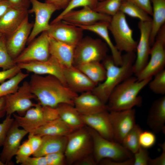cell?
Instances as JSON below:
<instances>
[{"instance_id": "277c9868", "label": "cell", "mask_w": 165, "mask_h": 165, "mask_svg": "<svg viewBox=\"0 0 165 165\" xmlns=\"http://www.w3.org/2000/svg\"><path fill=\"white\" fill-rule=\"evenodd\" d=\"M86 128L92 138L93 152L97 164L105 159L123 161L132 157L133 154L121 144L105 139L92 129Z\"/></svg>"}, {"instance_id": "7c38bea8", "label": "cell", "mask_w": 165, "mask_h": 165, "mask_svg": "<svg viewBox=\"0 0 165 165\" xmlns=\"http://www.w3.org/2000/svg\"><path fill=\"white\" fill-rule=\"evenodd\" d=\"M135 109L109 112L114 141L121 144L125 135L135 125Z\"/></svg>"}, {"instance_id": "5b68a950", "label": "cell", "mask_w": 165, "mask_h": 165, "mask_svg": "<svg viewBox=\"0 0 165 165\" xmlns=\"http://www.w3.org/2000/svg\"><path fill=\"white\" fill-rule=\"evenodd\" d=\"M85 127L73 130L67 136L64 154L66 163L68 164H74L93 152L92 138Z\"/></svg>"}, {"instance_id": "b9f144b4", "label": "cell", "mask_w": 165, "mask_h": 165, "mask_svg": "<svg viewBox=\"0 0 165 165\" xmlns=\"http://www.w3.org/2000/svg\"><path fill=\"white\" fill-rule=\"evenodd\" d=\"M134 155L133 165H147L150 158L147 149L140 146Z\"/></svg>"}, {"instance_id": "836d02e7", "label": "cell", "mask_w": 165, "mask_h": 165, "mask_svg": "<svg viewBox=\"0 0 165 165\" xmlns=\"http://www.w3.org/2000/svg\"><path fill=\"white\" fill-rule=\"evenodd\" d=\"M142 131L139 126L135 124L123 140L121 144L133 154L137 151L140 146L139 138Z\"/></svg>"}, {"instance_id": "83f0119b", "label": "cell", "mask_w": 165, "mask_h": 165, "mask_svg": "<svg viewBox=\"0 0 165 165\" xmlns=\"http://www.w3.org/2000/svg\"><path fill=\"white\" fill-rule=\"evenodd\" d=\"M73 130L59 118L48 122L29 133L41 137L46 135L67 136Z\"/></svg>"}, {"instance_id": "d590c367", "label": "cell", "mask_w": 165, "mask_h": 165, "mask_svg": "<svg viewBox=\"0 0 165 165\" xmlns=\"http://www.w3.org/2000/svg\"><path fill=\"white\" fill-rule=\"evenodd\" d=\"M98 2V0H71L63 11L54 19L50 24L61 21L62 17L65 14L77 7L88 6L94 9Z\"/></svg>"}, {"instance_id": "e0dca14e", "label": "cell", "mask_w": 165, "mask_h": 165, "mask_svg": "<svg viewBox=\"0 0 165 165\" xmlns=\"http://www.w3.org/2000/svg\"><path fill=\"white\" fill-rule=\"evenodd\" d=\"M13 115L18 126L28 133L50 121L45 108L39 103L29 109L23 116Z\"/></svg>"}, {"instance_id": "5bb4252c", "label": "cell", "mask_w": 165, "mask_h": 165, "mask_svg": "<svg viewBox=\"0 0 165 165\" xmlns=\"http://www.w3.org/2000/svg\"><path fill=\"white\" fill-rule=\"evenodd\" d=\"M83 31L79 27L61 20L50 24L47 32L50 37L56 40L76 46L82 38Z\"/></svg>"}, {"instance_id": "8992f818", "label": "cell", "mask_w": 165, "mask_h": 165, "mask_svg": "<svg viewBox=\"0 0 165 165\" xmlns=\"http://www.w3.org/2000/svg\"><path fill=\"white\" fill-rule=\"evenodd\" d=\"M108 29L119 51L127 53L136 51L138 42L133 38V31L128 24L125 14L119 11L112 16L108 23Z\"/></svg>"}, {"instance_id": "d6a6232c", "label": "cell", "mask_w": 165, "mask_h": 165, "mask_svg": "<svg viewBox=\"0 0 165 165\" xmlns=\"http://www.w3.org/2000/svg\"><path fill=\"white\" fill-rule=\"evenodd\" d=\"M29 75L20 71L12 78L1 83L0 99L16 92L19 87L20 83Z\"/></svg>"}, {"instance_id": "c3c4849f", "label": "cell", "mask_w": 165, "mask_h": 165, "mask_svg": "<svg viewBox=\"0 0 165 165\" xmlns=\"http://www.w3.org/2000/svg\"><path fill=\"white\" fill-rule=\"evenodd\" d=\"M160 146L162 149L161 155L153 159L149 158L148 165H165V142L160 144Z\"/></svg>"}, {"instance_id": "30bf717a", "label": "cell", "mask_w": 165, "mask_h": 165, "mask_svg": "<svg viewBox=\"0 0 165 165\" xmlns=\"http://www.w3.org/2000/svg\"><path fill=\"white\" fill-rule=\"evenodd\" d=\"M14 59L17 64L31 61H46L50 57L49 36L47 31L34 39Z\"/></svg>"}, {"instance_id": "60d3db41", "label": "cell", "mask_w": 165, "mask_h": 165, "mask_svg": "<svg viewBox=\"0 0 165 165\" xmlns=\"http://www.w3.org/2000/svg\"><path fill=\"white\" fill-rule=\"evenodd\" d=\"M14 121L11 115H6L5 119L0 123V147L3 146L8 131Z\"/></svg>"}, {"instance_id": "44dd1931", "label": "cell", "mask_w": 165, "mask_h": 165, "mask_svg": "<svg viewBox=\"0 0 165 165\" xmlns=\"http://www.w3.org/2000/svg\"><path fill=\"white\" fill-rule=\"evenodd\" d=\"M81 116L85 125L92 129L105 139L114 141L107 110L90 115Z\"/></svg>"}, {"instance_id": "bcb514c9", "label": "cell", "mask_w": 165, "mask_h": 165, "mask_svg": "<svg viewBox=\"0 0 165 165\" xmlns=\"http://www.w3.org/2000/svg\"><path fill=\"white\" fill-rule=\"evenodd\" d=\"M139 6L149 15H152V7L150 0H127Z\"/></svg>"}, {"instance_id": "681fc988", "label": "cell", "mask_w": 165, "mask_h": 165, "mask_svg": "<svg viewBox=\"0 0 165 165\" xmlns=\"http://www.w3.org/2000/svg\"><path fill=\"white\" fill-rule=\"evenodd\" d=\"M134 157H131L123 161H117L110 159H105L102 160L99 163L103 165H133Z\"/></svg>"}, {"instance_id": "8d00e7d4", "label": "cell", "mask_w": 165, "mask_h": 165, "mask_svg": "<svg viewBox=\"0 0 165 165\" xmlns=\"http://www.w3.org/2000/svg\"><path fill=\"white\" fill-rule=\"evenodd\" d=\"M16 64L9 54L6 44V37L4 35L0 38V68L3 70L11 68Z\"/></svg>"}, {"instance_id": "f907efd6", "label": "cell", "mask_w": 165, "mask_h": 165, "mask_svg": "<svg viewBox=\"0 0 165 165\" xmlns=\"http://www.w3.org/2000/svg\"><path fill=\"white\" fill-rule=\"evenodd\" d=\"M11 7L28 9L30 3V0H7Z\"/></svg>"}, {"instance_id": "52a82bcc", "label": "cell", "mask_w": 165, "mask_h": 165, "mask_svg": "<svg viewBox=\"0 0 165 165\" xmlns=\"http://www.w3.org/2000/svg\"><path fill=\"white\" fill-rule=\"evenodd\" d=\"M109 48L99 39L89 37L82 38L75 47L74 66L93 62H100L107 56Z\"/></svg>"}, {"instance_id": "9a60e30c", "label": "cell", "mask_w": 165, "mask_h": 165, "mask_svg": "<svg viewBox=\"0 0 165 165\" xmlns=\"http://www.w3.org/2000/svg\"><path fill=\"white\" fill-rule=\"evenodd\" d=\"M16 64L21 70H25L28 72L41 75H46L53 76L68 86L64 75V67L51 56L46 61H31Z\"/></svg>"}, {"instance_id": "9f6ffc18", "label": "cell", "mask_w": 165, "mask_h": 165, "mask_svg": "<svg viewBox=\"0 0 165 165\" xmlns=\"http://www.w3.org/2000/svg\"><path fill=\"white\" fill-rule=\"evenodd\" d=\"M0 165H5V164L0 159Z\"/></svg>"}, {"instance_id": "ba28073f", "label": "cell", "mask_w": 165, "mask_h": 165, "mask_svg": "<svg viewBox=\"0 0 165 165\" xmlns=\"http://www.w3.org/2000/svg\"><path fill=\"white\" fill-rule=\"evenodd\" d=\"M165 24L158 32L150 53L147 64L136 76L138 81L152 77L164 69L165 66Z\"/></svg>"}, {"instance_id": "f6af8a7d", "label": "cell", "mask_w": 165, "mask_h": 165, "mask_svg": "<svg viewBox=\"0 0 165 165\" xmlns=\"http://www.w3.org/2000/svg\"><path fill=\"white\" fill-rule=\"evenodd\" d=\"M28 134L29 135L27 140L31 148L33 154L40 147L42 142V137L31 133Z\"/></svg>"}, {"instance_id": "ab89813d", "label": "cell", "mask_w": 165, "mask_h": 165, "mask_svg": "<svg viewBox=\"0 0 165 165\" xmlns=\"http://www.w3.org/2000/svg\"><path fill=\"white\" fill-rule=\"evenodd\" d=\"M156 137L152 132L148 131H142L139 138V143L140 146L148 149L151 148L155 144Z\"/></svg>"}, {"instance_id": "d4e9b609", "label": "cell", "mask_w": 165, "mask_h": 165, "mask_svg": "<svg viewBox=\"0 0 165 165\" xmlns=\"http://www.w3.org/2000/svg\"><path fill=\"white\" fill-rule=\"evenodd\" d=\"M165 96L155 101L148 112L147 124L154 133L165 132Z\"/></svg>"}, {"instance_id": "7bdbcfd3", "label": "cell", "mask_w": 165, "mask_h": 165, "mask_svg": "<svg viewBox=\"0 0 165 165\" xmlns=\"http://www.w3.org/2000/svg\"><path fill=\"white\" fill-rule=\"evenodd\" d=\"M47 165H64L66 161L64 152H56L45 156Z\"/></svg>"}, {"instance_id": "f35d334b", "label": "cell", "mask_w": 165, "mask_h": 165, "mask_svg": "<svg viewBox=\"0 0 165 165\" xmlns=\"http://www.w3.org/2000/svg\"><path fill=\"white\" fill-rule=\"evenodd\" d=\"M33 153L28 140L24 141L19 147L15 156L16 162L21 165Z\"/></svg>"}, {"instance_id": "f1b7e54d", "label": "cell", "mask_w": 165, "mask_h": 165, "mask_svg": "<svg viewBox=\"0 0 165 165\" xmlns=\"http://www.w3.org/2000/svg\"><path fill=\"white\" fill-rule=\"evenodd\" d=\"M152 18L150 37L151 46L153 44L160 28L165 24V0H150Z\"/></svg>"}, {"instance_id": "8fae6325", "label": "cell", "mask_w": 165, "mask_h": 165, "mask_svg": "<svg viewBox=\"0 0 165 165\" xmlns=\"http://www.w3.org/2000/svg\"><path fill=\"white\" fill-rule=\"evenodd\" d=\"M30 1L32 7L31 9H28V12L29 13H34L35 18L27 41V43H28L40 33L48 30L51 16L55 11L58 10L55 6L51 4L42 2L38 0H30Z\"/></svg>"}, {"instance_id": "7402d4cb", "label": "cell", "mask_w": 165, "mask_h": 165, "mask_svg": "<svg viewBox=\"0 0 165 165\" xmlns=\"http://www.w3.org/2000/svg\"><path fill=\"white\" fill-rule=\"evenodd\" d=\"M74 106L82 115H90L107 110L106 105L91 91L78 95L74 100Z\"/></svg>"}, {"instance_id": "816d5d0a", "label": "cell", "mask_w": 165, "mask_h": 165, "mask_svg": "<svg viewBox=\"0 0 165 165\" xmlns=\"http://www.w3.org/2000/svg\"><path fill=\"white\" fill-rule=\"evenodd\" d=\"M97 164L91 154H90L76 162L74 164L77 165H95Z\"/></svg>"}, {"instance_id": "603a6c76", "label": "cell", "mask_w": 165, "mask_h": 165, "mask_svg": "<svg viewBox=\"0 0 165 165\" xmlns=\"http://www.w3.org/2000/svg\"><path fill=\"white\" fill-rule=\"evenodd\" d=\"M28 9L11 7L0 18V32L5 37L14 31L28 16Z\"/></svg>"}, {"instance_id": "ee69618b", "label": "cell", "mask_w": 165, "mask_h": 165, "mask_svg": "<svg viewBox=\"0 0 165 165\" xmlns=\"http://www.w3.org/2000/svg\"><path fill=\"white\" fill-rule=\"evenodd\" d=\"M21 70L16 64L11 68L0 71V83H1L5 81L6 80L13 77L21 71Z\"/></svg>"}, {"instance_id": "ac0fdd59", "label": "cell", "mask_w": 165, "mask_h": 165, "mask_svg": "<svg viewBox=\"0 0 165 165\" xmlns=\"http://www.w3.org/2000/svg\"><path fill=\"white\" fill-rule=\"evenodd\" d=\"M28 133L20 128L14 121L9 130L0 154V159L5 165H12V160L15 156L23 138Z\"/></svg>"}, {"instance_id": "f5cc1de1", "label": "cell", "mask_w": 165, "mask_h": 165, "mask_svg": "<svg viewBox=\"0 0 165 165\" xmlns=\"http://www.w3.org/2000/svg\"><path fill=\"white\" fill-rule=\"evenodd\" d=\"M71 0H46L45 2L53 5L57 10L64 9Z\"/></svg>"}, {"instance_id": "4fadbf2b", "label": "cell", "mask_w": 165, "mask_h": 165, "mask_svg": "<svg viewBox=\"0 0 165 165\" xmlns=\"http://www.w3.org/2000/svg\"><path fill=\"white\" fill-rule=\"evenodd\" d=\"M138 27L140 36L136 46L137 54L133 67V73L136 76L144 68L148 61L151 48L150 37L151 21H140Z\"/></svg>"}, {"instance_id": "6f0895ef", "label": "cell", "mask_w": 165, "mask_h": 165, "mask_svg": "<svg viewBox=\"0 0 165 165\" xmlns=\"http://www.w3.org/2000/svg\"><path fill=\"white\" fill-rule=\"evenodd\" d=\"M3 35L0 32V38Z\"/></svg>"}, {"instance_id": "4dcf8cb0", "label": "cell", "mask_w": 165, "mask_h": 165, "mask_svg": "<svg viewBox=\"0 0 165 165\" xmlns=\"http://www.w3.org/2000/svg\"><path fill=\"white\" fill-rule=\"evenodd\" d=\"M75 66L96 85L103 82L105 79L106 70L102 63L100 62H91Z\"/></svg>"}, {"instance_id": "2e32d148", "label": "cell", "mask_w": 165, "mask_h": 165, "mask_svg": "<svg viewBox=\"0 0 165 165\" xmlns=\"http://www.w3.org/2000/svg\"><path fill=\"white\" fill-rule=\"evenodd\" d=\"M33 25V24L29 21L28 16L14 31L5 37L8 51L13 60L24 49Z\"/></svg>"}, {"instance_id": "db71d44e", "label": "cell", "mask_w": 165, "mask_h": 165, "mask_svg": "<svg viewBox=\"0 0 165 165\" xmlns=\"http://www.w3.org/2000/svg\"><path fill=\"white\" fill-rule=\"evenodd\" d=\"M11 7L7 0L0 1V18Z\"/></svg>"}, {"instance_id": "3957f363", "label": "cell", "mask_w": 165, "mask_h": 165, "mask_svg": "<svg viewBox=\"0 0 165 165\" xmlns=\"http://www.w3.org/2000/svg\"><path fill=\"white\" fill-rule=\"evenodd\" d=\"M152 79L138 81L136 76H131L123 81L111 94L106 104L107 110L122 111L141 106L142 98L138 94Z\"/></svg>"}, {"instance_id": "f546056e", "label": "cell", "mask_w": 165, "mask_h": 165, "mask_svg": "<svg viewBox=\"0 0 165 165\" xmlns=\"http://www.w3.org/2000/svg\"><path fill=\"white\" fill-rule=\"evenodd\" d=\"M56 108L60 118L73 130L85 126L81 115L74 105L62 103L59 104Z\"/></svg>"}, {"instance_id": "91938a15", "label": "cell", "mask_w": 165, "mask_h": 165, "mask_svg": "<svg viewBox=\"0 0 165 165\" xmlns=\"http://www.w3.org/2000/svg\"><path fill=\"white\" fill-rule=\"evenodd\" d=\"M2 0H0V1H2Z\"/></svg>"}, {"instance_id": "7dc6e473", "label": "cell", "mask_w": 165, "mask_h": 165, "mask_svg": "<svg viewBox=\"0 0 165 165\" xmlns=\"http://www.w3.org/2000/svg\"><path fill=\"white\" fill-rule=\"evenodd\" d=\"M21 165H47L45 156H30Z\"/></svg>"}, {"instance_id": "4316f807", "label": "cell", "mask_w": 165, "mask_h": 165, "mask_svg": "<svg viewBox=\"0 0 165 165\" xmlns=\"http://www.w3.org/2000/svg\"><path fill=\"white\" fill-rule=\"evenodd\" d=\"M42 142L33 156H43L49 154L64 152L67 142V136L46 135L42 137Z\"/></svg>"}, {"instance_id": "d6986e66", "label": "cell", "mask_w": 165, "mask_h": 165, "mask_svg": "<svg viewBox=\"0 0 165 165\" xmlns=\"http://www.w3.org/2000/svg\"><path fill=\"white\" fill-rule=\"evenodd\" d=\"M112 16L85 6L80 10H73L69 11L62 17L61 20L70 24L79 26L89 25L101 21L109 22Z\"/></svg>"}, {"instance_id": "7a4b0ae2", "label": "cell", "mask_w": 165, "mask_h": 165, "mask_svg": "<svg viewBox=\"0 0 165 165\" xmlns=\"http://www.w3.org/2000/svg\"><path fill=\"white\" fill-rule=\"evenodd\" d=\"M136 55L134 52L122 55V62L116 65L112 56H107L102 61L106 71L105 80L96 85L92 92L104 104L107 103L114 89L123 81L132 76L133 65Z\"/></svg>"}, {"instance_id": "6da1fadb", "label": "cell", "mask_w": 165, "mask_h": 165, "mask_svg": "<svg viewBox=\"0 0 165 165\" xmlns=\"http://www.w3.org/2000/svg\"><path fill=\"white\" fill-rule=\"evenodd\" d=\"M31 91L42 106L56 108L60 104L74 105L78 95L55 77L33 74L29 82Z\"/></svg>"}, {"instance_id": "e575fe53", "label": "cell", "mask_w": 165, "mask_h": 165, "mask_svg": "<svg viewBox=\"0 0 165 165\" xmlns=\"http://www.w3.org/2000/svg\"><path fill=\"white\" fill-rule=\"evenodd\" d=\"M124 0H103L99 1L93 9L99 13L113 16L119 11Z\"/></svg>"}, {"instance_id": "ffe728a7", "label": "cell", "mask_w": 165, "mask_h": 165, "mask_svg": "<svg viewBox=\"0 0 165 165\" xmlns=\"http://www.w3.org/2000/svg\"><path fill=\"white\" fill-rule=\"evenodd\" d=\"M64 75L67 86L77 93L91 91L96 86L75 66L64 68Z\"/></svg>"}, {"instance_id": "74e56055", "label": "cell", "mask_w": 165, "mask_h": 165, "mask_svg": "<svg viewBox=\"0 0 165 165\" xmlns=\"http://www.w3.org/2000/svg\"><path fill=\"white\" fill-rule=\"evenodd\" d=\"M154 78L148 82L149 87L154 93L164 95L165 94V70L156 74Z\"/></svg>"}, {"instance_id": "484cf974", "label": "cell", "mask_w": 165, "mask_h": 165, "mask_svg": "<svg viewBox=\"0 0 165 165\" xmlns=\"http://www.w3.org/2000/svg\"><path fill=\"white\" fill-rule=\"evenodd\" d=\"M109 22L101 21L88 26H78L83 30H88L93 32L100 36L104 40L111 51L112 56L115 64L120 65L122 62L121 52L116 48L112 43L110 37L108 29Z\"/></svg>"}, {"instance_id": "cb8c5ba5", "label": "cell", "mask_w": 165, "mask_h": 165, "mask_svg": "<svg viewBox=\"0 0 165 165\" xmlns=\"http://www.w3.org/2000/svg\"><path fill=\"white\" fill-rule=\"evenodd\" d=\"M49 40L50 56L54 58L64 68L74 65L76 46L58 41L50 36Z\"/></svg>"}, {"instance_id": "11a10c76", "label": "cell", "mask_w": 165, "mask_h": 165, "mask_svg": "<svg viewBox=\"0 0 165 165\" xmlns=\"http://www.w3.org/2000/svg\"><path fill=\"white\" fill-rule=\"evenodd\" d=\"M6 115L5 97L0 99V119Z\"/></svg>"}, {"instance_id": "680465c9", "label": "cell", "mask_w": 165, "mask_h": 165, "mask_svg": "<svg viewBox=\"0 0 165 165\" xmlns=\"http://www.w3.org/2000/svg\"><path fill=\"white\" fill-rule=\"evenodd\" d=\"M103 0H98L99 1H103Z\"/></svg>"}, {"instance_id": "9c48e42d", "label": "cell", "mask_w": 165, "mask_h": 165, "mask_svg": "<svg viewBox=\"0 0 165 165\" xmlns=\"http://www.w3.org/2000/svg\"><path fill=\"white\" fill-rule=\"evenodd\" d=\"M35 98L29 82L24 81L16 92L5 97L6 115L16 112L19 116H24L29 109L36 104L32 100Z\"/></svg>"}, {"instance_id": "1f68e13d", "label": "cell", "mask_w": 165, "mask_h": 165, "mask_svg": "<svg viewBox=\"0 0 165 165\" xmlns=\"http://www.w3.org/2000/svg\"><path fill=\"white\" fill-rule=\"evenodd\" d=\"M119 11L131 17L138 18L140 21H152V18L144 10L127 0H124L122 2Z\"/></svg>"}]
</instances>
